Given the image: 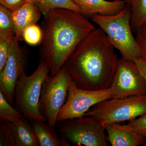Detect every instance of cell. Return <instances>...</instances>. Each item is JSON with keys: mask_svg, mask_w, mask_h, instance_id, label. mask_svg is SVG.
I'll list each match as a JSON object with an SVG mask.
<instances>
[{"mask_svg": "<svg viewBox=\"0 0 146 146\" xmlns=\"http://www.w3.org/2000/svg\"><path fill=\"white\" fill-rule=\"evenodd\" d=\"M119 59L115 48L99 27L80 42L64 66L79 88L104 90L111 86Z\"/></svg>", "mask_w": 146, "mask_h": 146, "instance_id": "cell-1", "label": "cell"}, {"mask_svg": "<svg viewBox=\"0 0 146 146\" xmlns=\"http://www.w3.org/2000/svg\"><path fill=\"white\" fill-rule=\"evenodd\" d=\"M41 29V60L48 64L50 75L54 76L79 44L96 28L81 13L56 9L44 16Z\"/></svg>", "mask_w": 146, "mask_h": 146, "instance_id": "cell-2", "label": "cell"}, {"mask_svg": "<svg viewBox=\"0 0 146 146\" xmlns=\"http://www.w3.org/2000/svg\"><path fill=\"white\" fill-rule=\"evenodd\" d=\"M131 11L126 5L119 13L110 16L96 15L91 21L98 25L106 34L110 44L119 51L123 57L134 60L142 57L131 25Z\"/></svg>", "mask_w": 146, "mask_h": 146, "instance_id": "cell-3", "label": "cell"}, {"mask_svg": "<svg viewBox=\"0 0 146 146\" xmlns=\"http://www.w3.org/2000/svg\"><path fill=\"white\" fill-rule=\"evenodd\" d=\"M48 65L41 60L31 75L22 76L16 84L13 106L28 120L46 122L39 110V103L42 84L49 74Z\"/></svg>", "mask_w": 146, "mask_h": 146, "instance_id": "cell-4", "label": "cell"}, {"mask_svg": "<svg viewBox=\"0 0 146 146\" xmlns=\"http://www.w3.org/2000/svg\"><path fill=\"white\" fill-rule=\"evenodd\" d=\"M146 114V95L112 98L91 108L84 116L95 119L102 125L131 121Z\"/></svg>", "mask_w": 146, "mask_h": 146, "instance_id": "cell-5", "label": "cell"}, {"mask_svg": "<svg viewBox=\"0 0 146 146\" xmlns=\"http://www.w3.org/2000/svg\"><path fill=\"white\" fill-rule=\"evenodd\" d=\"M72 80L64 66L54 76L48 75L42 84L39 110L52 129L56 126L59 112L67 101Z\"/></svg>", "mask_w": 146, "mask_h": 146, "instance_id": "cell-6", "label": "cell"}, {"mask_svg": "<svg viewBox=\"0 0 146 146\" xmlns=\"http://www.w3.org/2000/svg\"><path fill=\"white\" fill-rule=\"evenodd\" d=\"M58 123V131L69 143L80 146H108L104 127L93 118L83 116Z\"/></svg>", "mask_w": 146, "mask_h": 146, "instance_id": "cell-7", "label": "cell"}, {"mask_svg": "<svg viewBox=\"0 0 146 146\" xmlns=\"http://www.w3.org/2000/svg\"><path fill=\"white\" fill-rule=\"evenodd\" d=\"M112 98L110 88L101 90H85L78 87L72 80L67 101L58 114L57 123L83 117L95 105Z\"/></svg>", "mask_w": 146, "mask_h": 146, "instance_id": "cell-8", "label": "cell"}, {"mask_svg": "<svg viewBox=\"0 0 146 146\" xmlns=\"http://www.w3.org/2000/svg\"><path fill=\"white\" fill-rule=\"evenodd\" d=\"M113 98L146 95V81L133 60L119 58L110 87Z\"/></svg>", "mask_w": 146, "mask_h": 146, "instance_id": "cell-9", "label": "cell"}, {"mask_svg": "<svg viewBox=\"0 0 146 146\" xmlns=\"http://www.w3.org/2000/svg\"><path fill=\"white\" fill-rule=\"evenodd\" d=\"M15 36L10 41L9 54L6 63L0 72V90L13 106L16 84L20 78L27 74L28 54L21 47Z\"/></svg>", "mask_w": 146, "mask_h": 146, "instance_id": "cell-10", "label": "cell"}, {"mask_svg": "<svg viewBox=\"0 0 146 146\" xmlns=\"http://www.w3.org/2000/svg\"><path fill=\"white\" fill-rule=\"evenodd\" d=\"M104 126L108 141L112 146H137L143 145L145 141V137L129 125L111 123Z\"/></svg>", "mask_w": 146, "mask_h": 146, "instance_id": "cell-11", "label": "cell"}, {"mask_svg": "<svg viewBox=\"0 0 146 146\" xmlns=\"http://www.w3.org/2000/svg\"><path fill=\"white\" fill-rule=\"evenodd\" d=\"M85 17L91 18L96 15L110 16L119 13L125 7V0H72ZM87 18V17H86Z\"/></svg>", "mask_w": 146, "mask_h": 146, "instance_id": "cell-12", "label": "cell"}, {"mask_svg": "<svg viewBox=\"0 0 146 146\" xmlns=\"http://www.w3.org/2000/svg\"><path fill=\"white\" fill-rule=\"evenodd\" d=\"M41 11L36 4L27 2L12 12L15 37L19 41L23 39L24 30L28 27L36 24L41 16Z\"/></svg>", "mask_w": 146, "mask_h": 146, "instance_id": "cell-13", "label": "cell"}, {"mask_svg": "<svg viewBox=\"0 0 146 146\" xmlns=\"http://www.w3.org/2000/svg\"><path fill=\"white\" fill-rule=\"evenodd\" d=\"M23 117L12 123V133L15 146H39L32 126Z\"/></svg>", "mask_w": 146, "mask_h": 146, "instance_id": "cell-14", "label": "cell"}, {"mask_svg": "<svg viewBox=\"0 0 146 146\" xmlns=\"http://www.w3.org/2000/svg\"><path fill=\"white\" fill-rule=\"evenodd\" d=\"M32 126L40 146H70V143L65 138L59 137L46 122L32 121Z\"/></svg>", "mask_w": 146, "mask_h": 146, "instance_id": "cell-15", "label": "cell"}, {"mask_svg": "<svg viewBox=\"0 0 146 146\" xmlns=\"http://www.w3.org/2000/svg\"><path fill=\"white\" fill-rule=\"evenodd\" d=\"M131 11V25L133 33L146 25V0H125Z\"/></svg>", "mask_w": 146, "mask_h": 146, "instance_id": "cell-16", "label": "cell"}, {"mask_svg": "<svg viewBox=\"0 0 146 146\" xmlns=\"http://www.w3.org/2000/svg\"><path fill=\"white\" fill-rule=\"evenodd\" d=\"M15 36L12 12L0 5V38Z\"/></svg>", "mask_w": 146, "mask_h": 146, "instance_id": "cell-17", "label": "cell"}, {"mask_svg": "<svg viewBox=\"0 0 146 146\" xmlns=\"http://www.w3.org/2000/svg\"><path fill=\"white\" fill-rule=\"evenodd\" d=\"M38 5L44 16L56 9H70L80 13V9L72 0H43L42 3Z\"/></svg>", "mask_w": 146, "mask_h": 146, "instance_id": "cell-18", "label": "cell"}, {"mask_svg": "<svg viewBox=\"0 0 146 146\" xmlns=\"http://www.w3.org/2000/svg\"><path fill=\"white\" fill-rule=\"evenodd\" d=\"M13 106L0 90V121L12 123L24 117L22 113Z\"/></svg>", "mask_w": 146, "mask_h": 146, "instance_id": "cell-19", "label": "cell"}, {"mask_svg": "<svg viewBox=\"0 0 146 146\" xmlns=\"http://www.w3.org/2000/svg\"><path fill=\"white\" fill-rule=\"evenodd\" d=\"M42 38V29L36 24L28 27L23 32V39L26 43L31 46L39 44Z\"/></svg>", "mask_w": 146, "mask_h": 146, "instance_id": "cell-20", "label": "cell"}, {"mask_svg": "<svg viewBox=\"0 0 146 146\" xmlns=\"http://www.w3.org/2000/svg\"><path fill=\"white\" fill-rule=\"evenodd\" d=\"M0 146H15L12 133V122L0 121Z\"/></svg>", "mask_w": 146, "mask_h": 146, "instance_id": "cell-21", "label": "cell"}, {"mask_svg": "<svg viewBox=\"0 0 146 146\" xmlns=\"http://www.w3.org/2000/svg\"><path fill=\"white\" fill-rule=\"evenodd\" d=\"M12 37L0 38V72L3 69L8 58Z\"/></svg>", "mask_w": 146, "mask_h": 146, "instance_id": "cell-22", "label": "cell"}, {"mask_svg": "<svg viewBox=\"0 0 146 146\" xmlns=\"http://www.w3.org/2000/svg\"><path fill=\"white\" fill-rule=\"evenodd\" d=\"M137 40L142 57L146 63V25L141 27L136 33Z\"/></svg>", "mask_w": 146, "mask_h": 146, "instance_id": "cell-23", "label": "cell"}, {"mask_svg": "<svg viewBox=\"0 0 146 146\" xmlns=\"http://www.w3.org/2000/svg\"><path fill=\"white\" fill-rule=\"evenodd\" d=\"M127 124L146 138V114L135 119L129 121Z\"/></svg>", "mask_w": 146, "mask_h": 146, "instance_id": "cell-24", "label": "cell"}, {"mask_svg": "<svg viewBox=\"0 0 146 146\" xmlns=\"http://www.w3.org/2000/svg\"><path fill=\"white\" fill-rule=\"evenodd\" d=\"M27 2V0H0L1 5L8 9L12 12L20 8Z\"/></svg>", "mask_w": 146, "mask_h": 146, "instance_id": "cell-25", "label": "cell"}, {"mask_svg": "<svg viewBox=\"0 0 146 146\" xmlns=\"http://www.w3.org/2000/svg\"><path fill=\"white\" fill-rule=\"evenodd\" d=\"M138 66L139 70L143 76L146 81V63L142 57L139 58L134 60Z\"/></svg>", "mask_w": 146, "mask_h": 146, "instance_id": "cell-26", "label": "cell"}, {"mask_svg": "<svg viewBox=\"0 0 146 146\" xmlns=\"http://www.w3.org/2000/svg\"><path fill=\"white\" fill-rule=\"evenodd\" d=\"M27 2L33 3L36 4L37 5L42 3L43 0H27Z\"/></svg>", "mask_w": 146, "mask_h": 146, "instance_id": "cell-27", "label": "cell"}, {"mask_svg": "<svg viewBox=\"0 0 146 146\" xmlns=\"http://www.w3.org/2000/svg\"><path fill=\"white\" fill-rule=\"evenodd\" d=\"M143 146H146V138L145 139V143H144L143 144Z\"/></svg>", "mask_w": 146, "mask_h": 146, "instance_id": "cell-28", "label": "cell"}]
</instances>
